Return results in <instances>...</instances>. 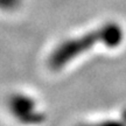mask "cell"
Returning <instances> with one entry per match:
<instances>
[{"mask_svg":"<svg viewBox=\"0 0 126 126\" xmlns=\"http://www.w3.org/2000/svg\"><path fill=\"white\" fill-rule=\"evenodd\" d=\"M124 29L118 22L110 21L86 34L64 40L55 48L49 56V67L59 71L82 54L102 43L108 48H117L124 41Z\"/></svg>","mask_w":126,"mask_h":126,"instance_id":"6da1fadb","label":"cell"},{"mask_svg":"<svg viewBox=\"0 0 126 126\" xmlns=\"http://www.w3.org/2000/svg\"><path fill=\"white\" fill-rule=\"evenodd\" d=\"M7 105L11 114L21 125L39 126L46 122V113L39 108L37 100L31 94L15 92L9 96Z\"/></svg>","mask_w":126,"mask_h":126,"instance_id":"7a4b0ae2","label":"cell"},{"mask_svg":"<svg viewBox=\"0 0 126 126\" xmlns=\"http://www.w3.org/2000/svg\"><path fill=\"white\" fill-rule=\"evenodd\" d=\"M78 126H126V123L124 119H104L94 123L79 124Z\"/></svg>","mask_w":126,"mask_h":126,"instance_id":"3957f363","label":"cell"},{"mask_svg":"<svg viewBox=\"0 0 126 126\" xmlns=\"http://www.w3.org/2000/svg\"><path fill=\"white\" fill-rule=\"evenodd\" d=\"M21 0H0V9L5 11H11V9L16 8L20 5Z\"/></svg>","mask_w":126,"mask_h":126,"instance_id":"277c9868","label":"cell"},{"mask_svg":"<svg viewBox=\"0 0 126 126\" xmlns=\"http://www.w3.org/2000/svg\"><path fill=\"white\" fill-rule=\"evenodd\" d=\"M123 119L125 120V123H126V110L124 111V113H123Z\"/></svg>","mask_w":126,"mask_h":126,"instance_id":"5b68a950","label":"cell"}]
</instances>
